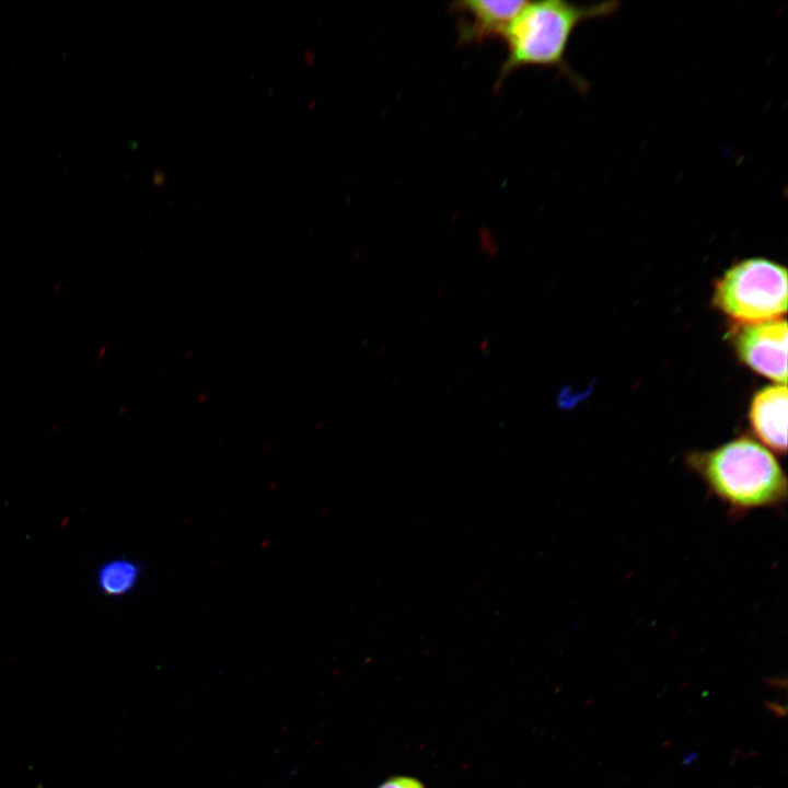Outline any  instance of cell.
<instances>
[{
    "mask_svg": "<svg viewBox=\"0 0 788 788\" xmlns=\"http://www.w3.org/2000/svg\"><path fill=\"white\" fill-rule=\"evenodd\" d=\"M378 788H426L418 778L407 775H396L387 778Z\"/></svg>",
    "mask_w": 788,
    "mask_h": 788,
    "instance_id": "obj_8",
    "label": "cell"
},
{
    "mask_svg": "<svg viewBox=\"0 0 788 788\" xmlns=\"http://www.w3.org/2000/svg\"><path fill=\"white\" fill-rule=\"evenodd\" d=\"M712 304L734 324L780 318L787 312V270L761 257L739 262L716 280Z\"/></svg>",
    "mask_w": 788,
    "mask_h": 788,
    "instance_id": "obj_3",
    "label": "cell"
},
{
    "mask_svg": "<svg viewBox=\"0 0 788 788\" xmlns=\"http://www.w3.org/2000/svg\"><path fill=\"white\" fill-rule=\"evenodd\" d=\"M619 3L614 1L580 5L564 0L529 2L517 14L505 34L507 56L495 84L523 67L557 68L566 72V53L576 28L586 21L611 15Z\"/></svg>",
    "mask_w": 788,
    "mask_h": 788,
    "instance_id": "obj_2",
    "label": "cell"
},
{
    "mask_svg": "<svg viewBox=\"0 0 788 788\" xmlns=\"http://www.w3.org/2000/svg\"><path fill=\"white\" fill-rule=\"evenodd\" d=\"M685 464L735 517L779 508L787 501V477L781 465L752 438L743 436L711 450L691 452Z\"/></svg>",
    "mask_w": 788,
    "mask_h": 788,
    "instance_id": "obj_1",
    "label": "cell"
},
{
    "mask_svg": "<svg viewBox=\"0 0 788 788\" xmlns=\"http://www.w3.org/2000/svg\"><path fill=\"white\" fill-rule=\"evenodd\" d=\"M140 577V567L129 559H113L103 564L96 573L100 590L109 596L130 592Z\"/></svg>",
    "mask_w": 788,
    "mask_h": 788,
    "instance_id": "obj_7",
    "label": "cell"
},
{
    "mask_svg": "<svg viewBox=\"0 0 788 788\" xmlns=\"http://www.w3.org/2000/svg\"><path fill=\"white\" fill-rule=\"evenodd\" d=\"M787 321L784 317L753 324H734L730 340L739 359L778 384L787 383Z\"/></svg>",
    "mask_w": 788,
    "mask_h": 788,
    "instance_id": "obj_4",
    "label": "cell"
},
{
    "mask_svg": "<svg viewBox=\"0 0 788 788\" xmlns=\"http://www.w3.org/2000/svg\"><path fill=\"white\" fill-rule=\"evenodd\" d=\"M765 708L776 715L777 717H785L787 714L786 707L774 700L764 702Z\"/></svg>",
    "mask_w": 788,
    "mask_h": 788,
    "instance_id": "obj_9",
    "label": "cell"
},
{
    "mask_svg": "<svg viewBox=\"0 0 788 788\" xmlns=\"http://www.w3.org/2000/svg\"><path fill=\"white\" fill-rule=\"evenodd\" d=\"M749 420L764 445L778 454L787 452V387L775 384L760 390L752 398Z\"/></svg>",
    "mask_w": 788,
    "mask_h": 788,
    "instance_id": "obj_6",
    "label": "cell"
},
{
    "mask_svg": "<svg viewBox=\"0 0 788 788\" xmlns=\"http://www.w3.org/2000/svg\"><path fill=\"white\" fill-rule=\"evenodd\" d=\"M526 1L467 0L453 2L450 11L457 16V43L480 44L505 36Z\"/></svg>",
    "mask_w": 788,
    "mask_h": 788,
    "instance_id": "obj_5",
    "label": "cell"
},
{
    "mask_svg": "<svg viewBox=\"0 0 788 788\" xmlns=\"http://www.w3.org/2000/svg\"><path fill=\"white\" fill-rule=\"evenodd\" d=\"M767 683H768L770 686H776V687H779V688H785V687H786V680L780 681V680H778V679H776V680H775V679H769V680L767 681Z\"/></svg>",
    "mask_w": 788,
    "mask_h": 788,
    "instance_id": "obj_10",
    "label": "cell"
}]
</instances>
